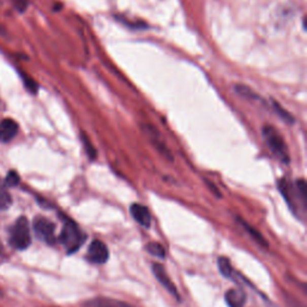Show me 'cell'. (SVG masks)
Returning a JSON list of instances; mask_svg holds the SVG:
<instances>
[{
	"instance_id": "6da1fadb",
	"label": "cell",
	"mask_w": 307,
	"mask_h": 307,
	"mask_svg": "<svg viewBox=\"0 0 307 307\" xmlns=\"http://www.w3.org/2000/svg\"><path fill=\"white\" fill-rule=\"evenodd\" d=\"M279 189L293 213L299 215V208L302 210L306 209L307 189L305 180L299 179L294 184H290L288 180L281 179L279 181Z\"/></svg>"
},
{
	"instance_id": "7a4b0ae2",
	"label": "cell",
	"mask_w": 307,
	"mask_h": 307,
	"mask_svg": "<svg viewBox=\"0 0 307 307\" xmlns=\"http://www.w3.org/2000/svg\"><path fill=\"white\" fill-rule=\"evenodd\" d=\"M85 239H87V235L82 232L78 224L75 223L72 220L65 219L60 236H59V242L65 247L66 252L69 255H72L76 251H78L84 244Z\"/></svg>"
},
{
	"instance_id": "3957f363",
	"label": "cell",
	"mask_w": 307,
	"mask_h": 307,
	"mask_svg": "<svg viewBox=\"0 0 307 307\" xmlns=\"http://www.w3.org/2000/svg\"><path fill=\"white\" fill-rule=\"evenodd\" d=\"M262 134L264 142L268 145L270 151L274 154L277 160L281 161L282 163H289V153L288 147H287L285 140L279 131L271 125H265L262 130Z\"/></svg>"
},
{
	"instance_id": "277c9868",
	"label": "cell",
	"mask_w": 307,
	"mask_h": 307,
	"mask_svg": "<svg viewBox=\"0 0 307 307\" xmlns=\"http://www.w3.org/2000/svg\"><path fill=\"white\" fill-rule=\"evenodd\" d=\"M10 244L17 250H25L31 244V234L29 221L25 216L16 220L10 229Z\"/></svg>"
},
{
	"instance_id": "5b68a950",
	"label": "cell",
	"mask_w": 307,
	"mask_h": 307,
	"mask_svg": "<svg viewBox=\"0 0 307 307\" xmlns=\"http://www.w3.org/2000/svg\"><path fill=\"white\" fill-rule=\"evenodd\" d=\"M34 232L35 235L40 240L48 244V245H54L57 243V237H55V224L48 220L47 217L38 216L34 220Z\"/></svg>"
},
{
	"instance_id": "8992f818",
	"label": "cell",
	"mask_w": 307,
	"mask_h": 307,
	"mask_svg": "<svg viewBox=\"0 0 307 307\" xmlns=\"http://www.w3.org/2000/svg\"><path fill=\"white\" fill-rule=\"evenodd\" d=\"M142 128H143V132L147 134V137L149 138L150 143L155 147V149L162 155L163 157H166L167 160L173 161V156H172L169 149H168L166 143H164L162 137H161L160 132H158L155 127L150 126V125H143Z\"/></svg>"
},
{
	"instance_id": "52a82bcc",
	"label": "cell",
	"mask_w": 307,
	"mask_h": 307,
	"mask_svg": "<svg viewBox=\"0 0 307 307\" xmlns=\"http://www.w3.org/2000/svg\"><path fill=\"white\" fill-rule=\"evenodd\" d=\"M110 258V250L101 240H94L88 247V259L95 264H105Z\"/></svg>"
},
{
	"instance_id": "ba28073f",
	"label": "cell",
	"mask_w": 307,
	"mask_h": 307,
	"mask_svg": "<svg viewBox=\"0 0 307 307\" xmlns=\"http://www.w3.org/2000/svg\"><path fill=\"white\" fill-rule=\"evenodd\" d=\"M153 272L155 277L157 279V281L162 285L164 288H166V290L172 296H174L177 300H180V296H179V292H178L177 287L176 285H174L173 281L169 279V276H168V274L166 271V269L163 268L161 264L158 263H154L153 264Z\"/></svg>"
},
{
	"instance_id": "9c48e42d",
	"label": "cell",
	"mask_w": 307,
	"mask_h": 307,
	"mask_svg": "<svg viewBox=\"0 0 307 307\" xmlns=\"http://www.w3.org/2000/svg\"><path fill=\"white\" fill-rule=\"evenodd\" d=\"M130 213L132 217L141 224L142 227L149 228L151 226V214L149 209L143 204L133 203L130 207Z\"/></svg>"
},
{
	"instance_id": "30bf717a",
	"label": "cell",
	"mask_w": 307,
	"mask_h": 307,
	"mask_svg": "<svg viewBox=\"0 0 307 307\" xmlns=\"http://www.w3.org/2000/svg\"><path fill=\"white\" fill-rule=\"evenodd\" d=\"M84 307H137L131 303L121 301V300L105 298V296H97V298L89 299L83 303Z\"/></svg>"
},
{
	"instance_id": "8fae6325",
	"label": "cell",
	"mask_w": 307,
	"mask_h": 307,
	"mask_svg": "<svg viewBox=\"0 0 307 307\" xmlns=\"http://www.w3.org/2000/svg\"><path fill=\"white\" fill-rule=\"evenodd\" d=\"M18 133V124L12 119H4L0 121V142L8 143Z\"/></svg>"
},
{
	"instance_id": "7c38bea8",
	"label": "cell",
	"mask_w": 307,
	"mask_h": 307,
	"mask_svg": "<svg viewBox=\"0 0 307 307\" xmlns=\"http://www.w3.org/2000/svg\"><path fill=\"white\" fill-rule=\"evenodd\" d=\"M224 300L228 307H245L246 295L239 289H229L224 295Z\"/></svg>"
},
{
	"instance_id": "4fadbf2b",
	"label": "cell",
	"mask_w": 307,
	"mask_h": 307,
	"mask_svg": "<svg viewBox=\"0 0 307 307\" xmlns=\"http://www.w3.org/2000/svg\"><path fill=\"white\" fill-rule=\"evenodd\" d=\"M237 222H239L240 224H242L243 226V228L246 230V233L249 234V235L252 237L253 240H255V242L258 244L259 246H262V247H268L269 245H268V242H266L265 240V237H264L262 234H260V232H258V230H257L256 228H253L252 226H251V224H249L246 222V221H244L243 219H240V217H237Z\"/></svg>"
},
{
	"instance_id": "5bb4252c",
	"label": "cell",
	"mask_w": 307,
	"mask_h": 307,
	"mask_svg": "<svg viewBox=\"0 0 307 307\" xmlns=\"http://www.w3.org/2000/svg\"><path fill=\"white\" fill-rule=\"evenodd\" d=\"M12 203L11 194H10L8 187L4 184V181L0 179V210L9 209Z\"/></svg>"
},
{
	"instance_id": "9a60e30c",
	"label": "cell",
	"mask_w": 307,
	"mask_h": 307,
	"mask_svg": "<svg viewBox=\"0 0 307 307\" xmlns=\"http://www.w3.org/2000/svg\"><path fill=\"white\" fill-rule=\"evenodd\" d=\"M217 265H219L220 272L222 274L224 277H227V279H233L234 270L228 258H226V257H220V258L217 259Z\"/></svg>"
},
{
	"instance_id": "2e32d148",
	"label": "cell",
	"mask_w": 307,
	"mask_h": 307,
	"mask_svg": "<svg viewBox=\"0 0 307 307\" xmlns=\"http://www.w3.org/2000/svg\"><path fill=\"white\" fill-rule=\"evenodd\" d=\"M81 138H82V143H83V145H84L85 153H87L88 157L90 158V161L96 160L97 151L94 148V145L91 144V142H90V140H89V137L85 133H82L81 134Z\"/></svg>"
},
{
	"instance_id": "e0dca14e",
	"label": "cell",
	"mask_w": 307,
	"mask_h": 307,
	"mask_svg": "<svg viewBox=\"0 0 307 307\" xmlns=\"http://www.w3.org/2000/svg\"><path fill=\"white\" fill-rule=\"evenodd\" d=\"M272 108H274V111L276 112V114L279 115V117L281 118L285 123H287V124L294 123V118L292 117V114L288 113L286 110H283V108L281 107V105H279L277 102L272 101Z\"/></svg>"
},
{
	"instance_id": "ac0fdd59",
	"label": "cell",
	"mask_w": 307,
	"mask_h": 307,
	"mask_svg": "<svg viewBox=\"0 0 307 307\" xmlns=\"http://www.w3.org/2000/svg\"><path fill=\"white\" fill-rule=\"evenodd\" d=\"M147 251L151 256L158 257V258H164V257H166V250L158 243H150L149 245L147 246Z\"/></svg>"
},
{
	"instance_id": "d6986e66",
	"label": "cell",
	"mask_w": 307,
	"mask_h": 307,
	"mask_svg": "<svg viewBox=\"0 0 307 307\" xmlns=\"http://www.w3.org/2000/svg\"><path fill=\"white\" fill-rule=\"evenodd\" d=\"M4 184L6 185V187H15L19 184V176L17 172L15 170H10L6 176Z\"/></svg>"
},
{
	"instance_id": "ffe728a7",
	"label": "cell",
	"mask_w": 307,
	"mask_h": 307,
	"mask_svg": "<svg viewBox=\"0 0 307 307\" xmlns=\"http://www.w3.org/2000/svg\"><path fill=\"white\" fill-rule=\"evenodd\" d=\"M21 75H22L23 82H24L25 88L28 89L30 92H32V94H36V92H38V89H39L38 83H36L34 79H31L30 77H29V76H26L24 74H21Z\"/></svg>"
},
{
	"instance_id": "44dd1931",
	"label": "cell",
	"mask_w": 307,
	"mask_h": 307,
	"mask_svg": "<svg viewBox=\"0 0 307 307\" xmlns=\"http://www.w3.org/2000/svg\"><path fill=\"white\" fill-rule=\"evenodd\" d=\"M13 4H15L18 11L23 12L28 8V0H13Z\"/></svg>"
},
{
	"instance_id": "7402d4cb",
	"label": "cell",
	"mask_w": 307,
	"mask_h": 307,
	"mask_svg": "<svg viewBox=\"0 0 307 307\" xmlns=\"http://www.w3.org/2000/svg\"><path fill=\"white\" fill-rule=\"evenodd\" d=\"M207 184H208V185H209V189H210V190H213V192H214V193H215V194H216V196L220 198V192H219V191H217V190H215V189H214V187H215V186H214V184H210V183H207Z\"/></svg>"
},
{
	"instance_id": "603a6c76",
	"label": "cell",
	"mask_w": 307,
	"mask_h": 307,
	"mask_svg": "<svg viewBox=\"0 0 307 307\" xmlns=\"http://www.w3.org/2000/svg\"><path fill=\"white\" fill-rule=\"evenodd\" d=\"M4 253V245H3V243L0 242V255H3Z\"/></svg>"
},
{
	"instance_id": "cb8c5ba5",
	"label": "cell",
	"mask_w": 307,
	"mask_h": 307,
	"mask_svg": "<svg viewBox=\"0 0 307 307\" xmlns=\"http://www.w3.org/2000/svg\"><path fill=\"white\" fill-rule=\"evenodd\" d=\"M0 34H4V28L2 25H0Z\"/></svg>"
}]
</instances>
